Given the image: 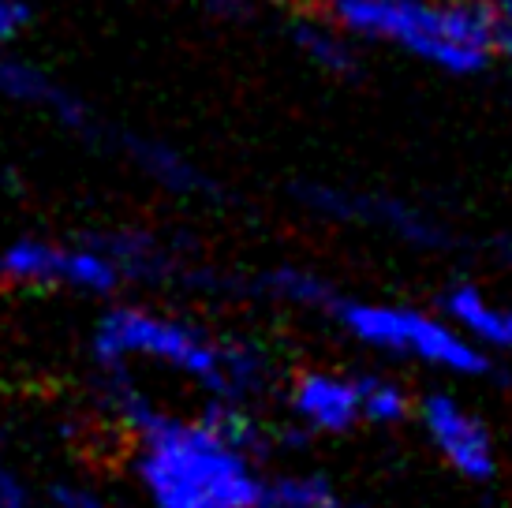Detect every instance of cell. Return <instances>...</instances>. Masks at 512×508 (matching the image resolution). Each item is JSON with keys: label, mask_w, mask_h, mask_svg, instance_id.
I'll list each match as a JSON object with an SVG mask.
<instances>
[{"label": "cell", "mask_w": 512, "mask_h": 508, "mask_svg": "<svg viewBox=\"0 0 512 508\" xmlns=\"http://www.w3.org/2000/svg\"><path fill=\"white\" fill-rule=\"evenodd\" d=\"M143 445L139 475L157 508H258L262 479L206 423H184L150 408L131 426Z\"/></svg>", "instance_id": "1"}, {"label": "cell", "mask_w": 512, "mask_h": 508, "mask_svg": "<svg viewBox=\"0 0 512 508\" xmlns=\"http://www.w3.org/2000/svg\"><path fill=\"white\" fill-rule=\"evenodd\" d=\"M333 19L367 38H389L449 71H479L494 49L490 0H333Z\"/></svg>", "instance_id": "2"}, {"label": "cell", "mask_w": 512, "mask_h": 508, "mask_svg": "<svg viewBox=\"0 0 512 508\" xmlns=\"http://www.w3.org/2000/svg\"><path fill=\"white\" fill-rule=\"evenodd\" d=\"M94 355L101 367H124L131 355H154L169 367L199 378L214 396H221V344L206 340L199 329L172 318H157L139 307H116L101 318Z\"/></svg>", "instance_id": "3"}, {"label": "cell", "mask_w": 512, "mask_h": 508, "mask_svg": "<svg viewBox=\"0 0 512 508\" xmlns=\"http://www.w3.org/2000/svg\"><path fill=\"white\" fill-rule=\"evenodd\" d=\"M341 325L356 340L382 348V352H404L423 363H434L453 374H486V355L453 333V325L438 322L430 314L408 311V307H374V303H341L337 307Z\"/></svg>", "instance_id": "4"}, {"label": "cell", "mask_w": 512, "mask_h": 508, "mask_svg": "<svg viewBox=\"0 0 512 508\" xmlns=\"http://www.w3.org/2000/svg\"><path fill=\"white\" fill-rule=\"evenodd\" d=\"M423 423L441 456L464 475V479L486 482L494 475V441L479 415H471L464 404H456L453 396L434 393L423 400Z\"/></svg>", "instance_id": "5"}, {"label": "cell", "mask_w": 512, "mask_h": 508, "mask_svg": "<svg viewBox=\"0 0 512 508\" xmlns=\"http://www.w3.org/2000/svg\"><path fill=\"white\" fill-rule=\"evenodd\" d=\"M303 198L311 202L314 210L337 213V217H359V221H370V225H385V228H393L397 236H404V240L427 243V247L445 240L441 228H434L415 210L400 206V202H389V198L348 195V191H333V187H307Z\"/></svg>", "instance_id": "6"}, {"label": "cell", "mask_w": 512, "mask_h": 508, "mask_svg": "<svg viewBox=\"0 0 512 508\" xmlns=\"http://www.w3.org/2000/svg\"><path fill=\"white\" fill-rule=\"evenodd\" d=\"M292 408L314 430H348L359 419L356 385L333 374H303L292 389Z\"/></svg>", "instance_id": "7"}, {"label": "cell", "mask_w": 512, "mask_h": 508, "mask_svg": "<svg viewBox=\"0 0 512 508\" xmlns=\"http://www.w3.org/2000/svg\"><path fill=\"white\" fill-rule=\"evenodd\" d=\"M445 314L453 318L464 333L479 337L483 344H494V348H512V307H494L490 299L471 288V284H456L445 292L441 299Z\"/></svg>", "instance_id": "8"}, {"label": "cell", "mask_w": 512, "mask_h": 508, "mask_svg": "<svg viewBox=\"0 0 512 508\" xmlns=\"http://www.w3.org/2000/svg\"><path fill=\"white\" fill-rule=\"evenodd\" d=\"M0 281L64 284V251L45 240H19L0 254Z\"/></svg>", "instance_id": "9"}, {"label": "cell", "mask_w": 512, "mask_h": 508, "mask_svg": "<svg viewBox=\"0 0 512 508\" xmlns=\"http://www.w3.org/2000/svg\"><path fill=\"white\" fill-rule=\"evenodd\" d=\"M0 86H4V94H12V98H23V101H42V105H53L68 124L83 127L86 124V109L72 94H64L57 83H49L42 71L30 68V64H19V60H8V64H0Z\"/></svg>", "instance_id": "10"}, {"label": "cell", "mask_w": 512, "mask_h": 508, "mask_svg": "<svg viewBox=\"0 0 512 508\" xmlns=\"http://www.w3.org/2000/svg\"><path fill=\"white\" fill-rule=\"evenodd\" d=\"M202 423L214 430L217 438L225 441L232 452H240L247 456L251 464L262 460L266 452H270V434L262 430V426L243 411V404H232V400H214L206 415H202Z\"/></svg>", "instance_id": "11"}, {"label": "cell", "mask_w": 512, "mask_h": 508, "mask_svg": "<svg viewBox=\"0 0 512 508\" xmlns=\"http://www.w3.org/2000/svg\"><path fill=\"white\" fill-rule=\"evenodd\" d=\"M131 157L143 165L150 176H154L157 184L172 187V191H210V184L202 180L199 172L187 165L180 154H172L169 146H157V142H139L131 139Z\"/></svg>", "instance_id": "12"}, {"label": "cell", "mask_w": 512, "mask_h": 508, "mask_svg": "<svg viewBox=\"0 0 512 508\" xmlns=\"http://www.w3.org/2000/svg\"><path fill=\"white\" fill-rule=\"evenodd\" d=\"M359 396V411L367 415L370 423L378 426H393L404 423L408 415V393L393 385L389 378H378V374H363V378H352Z\"/></svg>", "instance_id": "13"}, {"label": "cell", "mask_w": 512, "mask_h": 508, "mask_svg": "<svg viewBox=\"0 0 512 508\" xmlns=\"http://www.w3.org/2000/svg\"><path fill=\"white\" fill-rule=\"evenodd\" d=\"M262 288L285 303H303V307H333V299H337L333 288L307 269H273L262 277Z\"/></svg>", "instance_id": "14"}, {"label": "cell", "mask_w": 512, "mask_h": 508, "mask_svg": "<svg viewBox=\"0 0 512 508\" xmlns=\"http://www.w3.org/2000/svg\"><path fill=\"white\" fill-rule=\"evenodd\" d=\"M120 266L98 247H83V251H64V284L86 288V292H113L120 284Z\"/></svg>", "instance_id": "15"}, {"label": "cell", "mask_w": 512, "mask_h": 508, "mask_svg": "<svg viewBox=\"0 0 512 508\" xmlns=\"http://www.w3.org/2000/svg\"><path fill=\"white\" fill-rule=\"evenodd\" d=\"M329 486L318 475H288V479L262 482V505L258 508H318L329 501Z\"/></svg>", "instance_id": "16"}, {"label": "cell", "mask_w": 512, "mask_h": 508, "mask_svg": "<svg viewBox=\"0 0 512 508\" xmlns=\"http://www.w3.org/2000/svg\"><path fill=\"white\" fill-rule=\"evenodd\" d=\"M292 30H296V42L307 49V57L318 60L322 68L337 71V75H344V71L356 68V64H352V53H348L341 38H333L329 30L314 27V23H296Z\"/></svg>", "instance_id": "17"}, {"label": "cell", "mask_w": 512, "mask_h": 508, "mask_svg": "<svg viewBox=\"0 0 512 508\" xmlns=\"http://www.w3.org/2000/svg\"><path fill=\"white\" fill-rule=\"evenodd\" d=\"M53 505L57 508H105L94 490H83V486H72V482H57L53 486Z\"/></svg>", "instance_id": "18"}, {"label": "cell", "mask_w": 512, "mask_h": 508, "mask_svg": "<svg viewBox=\"0 0 512 508\" xmlns=\"http://www.w3.org/2000/svg\"><path fill=\"white\" fill-rule=\"evenodd\" d=\"M27 19H30L27 4H19V0H0V38H12Z\"/></svg>", "instance_id": "19"}, {"label": "cell", "mask_w": 512, "mask_h": 508, "mask_svg": "<svg viewBox=\"0 0 512 508\" xmlns=\"http://www.w3.org/2000/svg\"><path fill=\"white\" fill-rule=\"evenodd\" d=\"M0 508H27V490L12 471L0 467Z\"/></svg>", "instance_id": "20"}, {"label": "cell", "mask_w": 512, "mask_h": 508, "mask_svg": "<svg viewBox=\"0 0 512 508\" xmlns=\"http://www.w3.org/2000/svg\"><path fill=\"white\" fill-rule=\"evenodd\" d=\"M318 508H352V505H341V501H337V497H329L326 505H318Z\"/></svg>", "instance_id": "21"}, {"label": "cell", "mask_w": 512, "mask_h": 508, "mask_svg": "<svg viewBox=\"0 0 512 508\" xmlns=\"http://www.w3.org/2000/svg\"><path fill=\"white\" fill-rule=\"evenodd\" d=\"M206 4H228V0H206Z\"/></svg>", "instance_id": "22"}]
</instances>
